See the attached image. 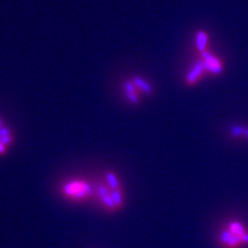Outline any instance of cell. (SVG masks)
<instances>
[{
	"mask_svg": "<svg viewBox=\"0 0 248 248\" xmlns=\"http://www.w3.org/2000/svg\"><path fill=\"white\" fill-rule=\"evenodd\" d=\"M91 192V186L81 180H71L62 186V193L74 200L84 199Z\"/></svg>",
	"mask_w": 248,
	"mask_h": 248,
	"instance_id": "obj_2",
	"label": "cell"
},
{
	"mask_svg": "<svg viewBox=\"0 0 248 248\" xmlns=\"http://www.w3.org/2000/svg\"><path fill=\"white\" fill-rule=\"evenodd\" d=\"M226 248H239L248 246V229L239 222H232L227 225L220 237Z\"/></svg>",
	"mask_w": 248,
	"mask_h": 248,
	"instance_id": "obj_1",
	"label": "cell"
},
{
	"mask_svg": "<svg viewBox=\"0 0 248 248\" xmlns=\"http://www.w3.org/2000/svg\"><path fill=\"white\" fill-rule=\"evenodd\" d=\"M8 150H9V147L0 142V156L5 155L8 153Z\"/></svg>",
	"mask_w": 248,
	"mask_h": 248,
	"instance_id": "obj_7",
	"label": "cell"
},
{
	"mask_svg": "<svg viewBox=\"0 0 248 248\" xmlns=\"http://www.w3.org/2000/svg\"><path fill=\"white\" fill-rule=\"evenodd\" d=\"M133 83V85L135 86V88L138 89L139 91H142L146 94H150L152 92V88H151L150 85L140 78H137V77H134L133 79L131 80Z\"/></svg>",
	"mask_w": 248,
	"mask_h": 248,
	"instance_id": "obj_5",
	"label": "cell"
},
{
	"mask_svg": "<svg viewBox=\"0 0 248 248\" xmlns=\"http://www.w3.org/2000/svg\"><path fill=\"white\" fill-rule=\"evenodd\" d=\"M232 134L234 137L244 135V136L248 138V128H245V127H242V126H237V127H234V128L232 129Z\"/></svg>",
	"mask_w": 248,
	"mask_h": 248,
	"instance_id": "obj_6",
	"label": "cell"
},
{
	"mask_svg": "<svg viewBox=\"0 0 248 248\" xmlns=\"http://www.w3.org/2000/svg\"><path fill=\"white\" fill-rule=\"evenodd\" d=\"M14 139L15 136L12 130L9 128L5 124V122L0 118V142L9 148L13 144Z\"/></svg>",
	"mask_w": 248,
	"mask_h": 248,
	"instance_id": "obj_3",
	"label": "cell"
},
{
	"mask_svg": "<svg viewBox=\"0 0 248 248\" xmlns=\"http://www.w3.org/2000/svg\"><path fill=\"white\" fill-rule=\"evenodd\" d=\"M124 89H125V94L130 102L137 103L139 101V92H138L139 90L135 88L132 81L126 82V84L124 85Z\"/></svg>",
	"mask_w": 248,
	"mask_h": 248,
	"instance_id": "obj_4",
	"label": "cell"
}]
</instances>
